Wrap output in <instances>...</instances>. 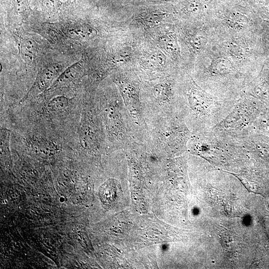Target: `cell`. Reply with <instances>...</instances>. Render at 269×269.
<instances>
[{
	"label": "cell",
	"instance_id": "277c9868",
	"mask_svg": "<svg viewBox=\"0 0 269 269\" xmlns=\"http://www.w3.org/2000/svg\"><path fill=\"white\" fill-rule=\"evenodd\" d=\"M81 71V62L79 61L61 72L48 90L70 84L78 79Z\"/></svg>",
	"mask_w": 269,
	"mask_h": 269
},
{
	"label": "cell",
	"instance_id": "8992f818",
	"mask_svg": "<svg viewBox=\"0 0 269 269\" xmlns=\"http://www.w3.org/2000/svg\"><path fill=\"white\" fill-rule=\"evenodd\" d=\"M70 35L74 39L89 40L95 38L98 34L97 30L86 23L77 24L69 30Z\"/></svg>",
	"mask_w": 269,
	"mask_h": 269
},
{
	"label": "cell",
	"instance_id": "3957f363",
	"mask_svg": "<svg viewBox=\"0 0 269 269\" xmlns=\"http://www.w3.org/2000/svg\"><path fill=\"white\" fill-rule=\"evenodd\" d=\"M62 67L58 63L46 66L38 74L27 96L34 95L48 90L61 74Z\"/></svg>",
	"mask_w": 269,
	"mask_h": 269
},
{
	"label": "cell",
	"instance_id": "8fae6325",
	"mask_svg": "<svg viewBox=\"0 0 269 269\" xmlns=\"http://www.w3.org/2000/svg\"><path fill=\"white\" fill-rule=\"evenodd\" d=\"M151 59L154 62L162 65L165 61V57L162 53L156 52L154 53L151 57Z\"/></svg>",
	"mask_w": 269,
	"mask_h": 269
},
{
	"label": "cell",
	"instance_id": "7a4b0ae2",
	"mask_svg": "<svg viewBox=\"0 0 269 269\" xmlns=\"http://www.w3.org/2000/svg\"><path fill=\"white\" fill-rule=\"evenodd\" d=\"M254 102L245 98L236 100L229 113L212 130L216 134L234 140L244 137L253 132L256 107Z\"/></svg>",
	"mask_w": 269,
	"mask_h": 269
},
{
	"label": "cell",
	"instance_id": "52a82bcc",
	"mask_svg": "<svg viewBox=\"0 0 269 269\" xmlns=\"http://www.w3.org/2000/svg\"><path fill=\"white\" fill-rule=\"evenodd\" d=\"M42 10L48 15H54L58 13L63 6L60 0H41Z\"/></svg>",
	"mask_w": 269,
	"mask_h": 269
},
{
	"label": "cell",
	"instance_id": "5b68a950",
	"mask_svg": "<svg viewBox=\"0 0 269 269\" xmlns=\"http://www.w3.org/2000/svg\"><path fill=\"white\" fill-rule=\"evenodd\" d=\"M19 54L26 64H30L34 61L37 51L38 44L31 38H21L18 43Z\"/></svg>",
	"mask_w": 269,
	"mask_h": 269
},
{
	"label": "cell",
	"instance_id": "9c48e42d",
	"mask_svg": "<svg viewBox=\"0 0 269 269\" xmlns=\"http://www.w3.org/2000/svg\"><path fill=\"white\" fill-rule=\"evenodd\" d=\"M14 10L21 15H25L30 9L28 0H11Z\"/></svg>",
	"mask_w": 269,
	"mask_h": 269
},
{
	"label": "cell",
	"instance_id": "6da1fadb",
	"mask_svg": "<svg viewBox=\"0 0 269 269\" xmlns=\"http://www.w3.org/2000/svg\"><path fill=\"white\" fill-rule=\"evenodd\" d=\"M236 100L216 99L194 89L188 97V110L194 134L212 130L231 111Z\"/></svg>",
	"mask_w": 269,
	"mask_h": 269
},
{
	"label": "cell",
	"instance_id": "ba28073f",
	"mask_svg": "<svg viewBox=\"0 0 269 269\" xmlns=\"http://www.w3.org/2000/svg\"><path fill=\"white\" fill-rule=\"evenodd\" d=\"M69 104L68 99L63 96H58L51 99L48 107L54 111H60L65 109Z\"/></svg>",
	"mask_w": 269,
	"mask_h": 269
},
{
	"label": "cell",
	"instance_id": "30bf717a",
	"mask_svg": "<svg viewBox=\"0 0 269 269\" xmlns=\"http://www.w3.org/2000/svg\"><path fill=\"white\" fill-rule=\"evenodd\" d=\"M168 89L165 84L157 85L153 89V94L157 98H165L168 96Z\"/></svg>",
	"mask_w": 269,
	"mask_h": 269
}]
</instances>
